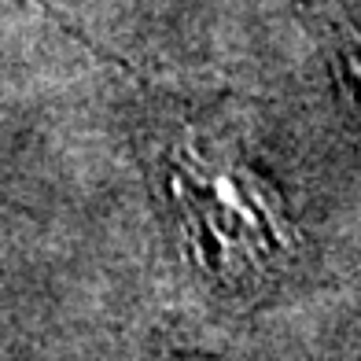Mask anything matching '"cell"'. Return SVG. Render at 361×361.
Here are the masks:
<instances>
[{
	"mask_svg": "<svg viewBox=\"0 0 361 361\" xmlns=\"http://www.w3.org/2000/svg\"><path fill=\"white\" fill-rule=\"evenodd\" d=\"M185 251L218 288L251 299L291 266L299 233L281 188L228 140H185L166 155Z\"/></svg>",
	"mask_w": 361,
	"mask_h": 361,
	"instance_id": "obj_1",
	"label": "cell"
},
{
	"mask_svg": "<svg viewBox=\"0 0 361 361\" xmlns=\"http://www.w3.org/2000/svg\"><path fill=\"white\" fill-rule=\"evenodd\" d=\"M336 67H339V78H343V89H347L350 100L361 107V11L347 15V19L339 23Z\"/></svg>",
	"mask_w": 361,
	"mask_h": 361,
	"instance_id": "obj_2",
	"label": "cell"
}]
</instances>
